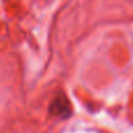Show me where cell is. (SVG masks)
<instances>
[{
    "mask_svg": "<svg viewBox=\"0 0 133 133\" xmlns=\"http://www.w3.org/2000/svg\"><path fill=\"white\" fill-rule=\"evenodd\" d=\"M50 112L55 116H60V117H68L71 113V108L69 99L66 98L63 94H58L50 103Z\"/></svg>",
    "mask_w": 133,
    "mask_h": 133,
    "instance_id": "cell-1",
    "label": "cell"
}]
</instances>
